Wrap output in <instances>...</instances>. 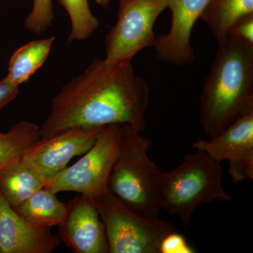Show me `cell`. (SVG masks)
<instances>
[{
  "label": "cell",
  "mask_w": 253,
  "mask_h": 253,
  "mask_svg": "<svg viewBox=\"0 0 253 253\" xmlns=\"http://www.w3.org/2000/svg\"><path fill=\"white\" fill-rule=\"evenodd\" d=\"M149 97V84L131 62L109 66L96 58L53 98L41 139L78 126L130 125L142 132Z\"/></svg>",
  "instance_id": "cell-1"
},
{
  "label": "cell",
  "mask_w": 253,
  "mask_h": 253,
  "mask_svg": "<svg viewBox=\"0 0 253 253\" xmlns=\"http://www.w3.org/2000/svg\"><path fill=\"white\" fill-rule=\"evenodd\" d=\"M217 44L200 96V123L209 138L253 110V45L229 33Z\"/></svg>",
  "instance_id": "cell-2"
},
{
  "label": "cell",
  "mask_w": 253,
  "mask_h": 253,
  "mask_svg": "<svg viewBox=\"0 0 253 253\" xmlns=\"http://www.w3.org/2000/svg\"><path fill=\"white\" fill-rule=\"evenodd\" d=\"M130 125L121 126L119 154L110 176L109 190L132 211L158 217L162 208V172L149 157L152 141Z\"/></svg>",
  "instance_id": "cell-3"
},
{
  "label": "cell",
  "mask_w": 253,
  "mask_h": 253,
  "mask_svg": "<svg viewBox=\"0 0 253 253\" xmlns=\"http://www.w3.org/2000/svg\"><path fill=\"white\" fill-rule=\"evenodd\" d=\"M161 188L162 208L178 214L184 225L201 205L231 200L223 187L221 163L199 150L186 155L172 170L163 172Z\"/></svg>",
  "instance_id": "cell-4"
},
{
  "label": "cell",
  "mask_w": 253,
  "mask_h": 253,
  "mask_svg": "<svg viewBox=\"0 0 253 253\" xmlns=\"http://www.w3.org/2000/svg\"><path fill=\"white\" fill-rule=\"evenodd\" d=\"M104 224L109 253H159L161 241L175 226L132 211L111 191L96 202Z\"/></svg>",
  "instance_id": "cell-5"
},
{
  "label": "cell",
  "mask_w": 253,
  "mask_h": 253,
  "mask_svg": "<svg viewBox=\"0 0 253 253\" xmlns=\"http://www.w3.org/2000/svg\"><path fill=\"white\" fill-rule=\"evenodd\" d=\"M121 137V126H105L90 149L44 188L56 194L76 192L96 203L109 191L110 176L119 154Z\"/></svg>",
  "instance_id": "cell-6"
},
{
  "label": "cell",
  "mask_w": 253,
  "mask_h": 253,
  "mask_svg": "<svg viewBox=\"0 0 253 253\" xmlns=\"http://www.w3.org/2000/svg\"><path fill=\"white\" fill-rule=\"evenodd\" d=\"M168 9V0H119L116 23L106 37L104 63L131 62L146 48L154 47L156 20Z\"/></svg>",
  "instance_id": "cell-7"
},
{
  "label": "cell",
  "mask_w": 253,
  "mask_h": 253,
  "mask_svg": "<svg viewBox=\"0 0 253 253\" xmlns=\"http://www.w3.org/2000/svg\"><path fill=\"white\" fill-rule=\"evenodd\" d=\"M104 127L78 126L41 139L26 151L21 160L47 184L68 167L73 158L85 154Z\"/></svg>",
  "instance_id": "cell-8"
},
{
  "label": "cell",
  "mask_w": 253,
  "mask_h": 253,
  "mask_svg": "<svg viewBox=\"0 0 253 253\" xmlns=\"http://www.w3.org/2000/svg\"><path fill=\"white\" fill-rule=\"evenodd\" d=\"M217 162L229 163V172L234 184L253 179V110L249 111L209 140L193 143Z\"/></svg>",
  "instance_id": "cell-9"
},
{
  "label": "cell",
  "mask_w": 253,
  "mask_h": 253,
  "mask_svg": "<svg viewBox=\"0 0 253 253\" xmlns=\"http://www.w3.org/2000/svg\"><path fill=\"white\" fill-rule=\"evenodd\" d=\"M208 0H168L172 14L170 28L157 36L156 56L160 61L176 66H190L195 61L191 44V32L200 19Z\"/></svg>",
  "instance_id": "cell-10"
},
{
  "label": "cell",
  "mask_w": 253,
  "mask_h": 253,
  "mask_svg": "<svg viewBox=\"0 0 253 253\" xmlns=\"http://www.w3.org/2000/svg\"><path fill=\"white\" fill-rule=\"evenodd\" d=\"M67 206L59 239L75 253H109L106 231L96 203L78 194Z\"/></svg>",
  "instance_id": "cell-11"
},
{
  "label": "cell",
  "mask_w": 253,
  "mask_h": 253,
  "mask_svg": "<svg viewBox=\"0 0 253 253\" xmlns=\"http://www.w3.org/2000/svg\"><path fill=\"white\" fill-rule=\"evenodd\" d=\"M49 228L23 219L0 192V253H52L61 239Z\"/></svg>",
  "instance_id": "cell-12"
},
{
  "label": "cell",
  "mask_w": 253,
  "mask_h": 253,
  "mask_svg": "<svg viewBox=\"0 0 253 253\" xmlns=\"http://www.w3.org/2000/svg\"><path fill=\"white\" fill-rule=\"evenodd\" d=\"M44 185V181L21 159L0 170V192L13 209Z\"/></svg>",
  "instance_id": "cell-13"
},
{
  "label": "cell",
  "mask_w": 253,
  "mask_h": 253,
  "mask_svg": "<svg viewBox=\"0 0 253 253\" xmlns=\"http://www.w3.org/2000/svg\"><path fill=\"white\" fill-rule=\"evenodd\" d=\"M55 37L28 42L11 55L6 79L19 86L26 83L49 57Z\"/></svg>",
  "instance_id": "cell-14"
},
{
  "label": "cell",
  "mask_w": 253,
  "mask_h": 253,
  "mask_svg": "<svg viewBox=\"0 0 253 253\" xmlns=\"http://www.w3.org/2000/svg\"><path fill=\"white\" fill-rule=\"evenodd\" d=\"M14 210L32 224L51 229L65 219L67 206L58 199L56 194L44 187Z\"/></svg>",
  "instance_id": "cell-15"
},
{
  "label": "cell",
  "mask_w": 253,
  "mask_h": 253,
  "mask_svg": "<svg viewBox=\"0 0 253 253\" xmlns=\"http://www.w3.org/2000/svg\"><path fill=\"white\" fill-rule=\"evenodd\" d=\"M253 14V0H208L200 19L209 27L216 41H222L240 18Z\"/></svg>",
  "instance_id": "cell-16"
},
{
  "label": "cell",
  "mask_w": 253,
  "mask_h": 253,
  "mask_svg": "<svg viewBox=\"0 0 253 253\" xmlns=\"http://www.w3.org/2000/svg\"><path fill=\"white\" fill-rule=\"evenodd\" d=\"M40 139V126L30 121H20L9 131H0V170L21 160L26 151Z\"/></svg>",
  "instance_id": "cell-17"
},
{
  "label": "cell",
  "mask_w": 253,
  "mask_h": 253,
  "mask_svg": "<svg viewBox=\"0 0 253 253\" xmlns=\"http://www.w3.org/2000/svg\"><path fill=\"white\" fill-rule=\"evenodd\" d=\"M58 3L71 20L68 42L85 41L99 28V20L91 12L88 0H58Z\"/></svg>",
  "instance_id": "cell-18"
},
{
  "label": "cell",
  "mask_w": 253,
  "mask_h": 253,
  "mask_svg": "<svg viewBox=\"0 0 253 253\" xmlns=\"http://www.w3.org/2000/svg\"><path fill=\"white\" fill-rule=\"evenodd\" d=\"M54 20L52 0H33V8L25 18L23 26L29 33L41 35L51 27Z\"/></svg>",
  "instance_id": "cell-19"
},
{
  "label": "cell",
  "mask_w": 253,
  "mask_h": 253,
  "mask_svg": "<svg viewBox=\"0 0 253 253\" xmlns=\"http://www.w3.org/2000/svg\"><path fill=\"white\" fill-rule=\"evenodd\" d=\"M196 250L177 230L169 233L161 241L159 253H194Z\"/></svg>",
  "instance_id": "cell-20"
},
{
  "label": "cell",
  "mask_w": 253,
  "mask_h": 253,
  "mask_svg": "<svg viewBox=\"0 0 253 253\" xmlns=\"http://www.w3.org/2000/svg\"><path fill=\"white\" fill-rule=\"evenodd\" d=\"M229 33L253 45V14L246 15L238 19L229 28Z\"/></svg>",
  "instance_id": "cell-21"
},
{
  "label": "cell",
  "mask_w": 253,
  "mask_h": 253,
  "mask_svg": "<svg viewBox=\"0 0 253 253\" xmlns=\"http://www.w3.org/2000/svg\"><path fill=\"white\" fill-rule=\"evenodd\" d=\"M19 91V86L13 84L6 78L0 81V111L17 97Z\"/></svg>",
  "instance_id": "cell-22"
},
{
  "label": "cell",
  "mask_w": 253,
  "mask_h": 253,
  "mask_svg": "<svg viewBox=\"0 0 253 253\" xmlns=\"http://www.w3.org/2000/svg\"><path fill=\"white\" fill-rule=\"evenodd\" d=\"M96 4L100 5L101 7L104 9H109L110 4H111L112 0H94Z\"/></svg>",
  "instance_id": "cell-23"
},
{
  "label": "cell",
  "mask_w": 253,
  "mask_h": 253,
  "mask_svg": "<svg viewBox=\"0 0 253 253\" xmlns=\"http://www.w3.org/2000/svg\"><path fill=\"white\" fill-rule=\"evenodd\" d=\"M0 1H1V0H0Z\"/></svg>",
  "instance_id": "cell-24"
},
{
  "label": "cell",
  "mask_w": 253,
  "mask_h": 253,
  "mask_svg": "<svg viewBox=\"0 0 253 253\" xmlns=\"http://www.w3.org/2000/svg\"><path fill=\"white\" fill-rule=\"evenodd\" d=\"M118 1H119V0H118Z\"/></svg>",
  "instance_id": "cell-25"
}]
</instances>
